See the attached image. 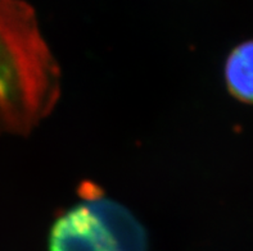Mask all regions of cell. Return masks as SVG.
Returning <instances> with one entry per match:
<instances>
[{"instance_id": "obj_1", "label": "cell", "mask_w": 253, "mask_h": 251, "mask_svg": "<svg viewBox=\"0 0 253 251\" xmlns=\"http://www.w3.org/2000/svg\"><path fill=\"white\" fill-rule=\"evenodd\" d=\"M61 95V71L25 0H0V135L27 136Z\"/></svg>"}, {"instance_id": "obj_2", "label": "cell", "mask_w": 253, "mask_h": 251, "mask_svg": "<svg viewBox=\"0 0 253 251\" xmlns=\"http://www.w3.org/2000/svg\"><path fill=\"white\" fill-rule=\"evenodd\" d=\"M49 251H148V235L138 218L119 201L93 197L55 220Z\"/></svg>"}, {"instance_id": "obj_3", "label": "cell", "mask_w": 253, "mask_h": 251, "mask_svg": "<svg viewBox=\"0 0 253 251\" xmlns=\"http://www.w3.org/2000/svg\"><path fill=\"white\" fill-rule=\"evenodd\" d=\"M225 78L238 100L253 103V40L238 45L228 57Z\"/></svg>"}]
</instances>
